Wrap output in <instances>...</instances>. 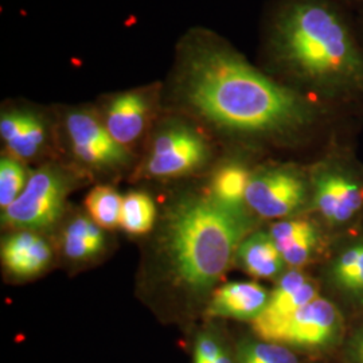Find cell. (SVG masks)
<instances>
[{"instance_id":"obj_19","label":"cell","mask_w":363,"mask_h":363,"mask_svg":"<svg viewBox=\"0 0 363 363\" xmlns=\"http://www.w3.org/2000/svg\"><path fill=\"white\" fill-rule=\"evenodd\" d=\"M123 198L112 187H94L85 199L93 220L105 229H116L121 225Z\"/></svg>"},{"instance_id":"obj_1","label":"cell","mask_w":363,"mask_h":363,"mask_svg":"<svg viewBox=\"0 0 363 363\" xmlns=\"http://www.w3.org/2000/svg\"><path fill=\"white\" fill-rule=\"evenodd\" d=\"M184 88L201 115L228 130L273 132L298 127L308 118V108L296 93L220 49L191 54Z\"/></svg>"},{"instance_id":"obj_9","label":"cell","mask_w":363,"mask_h":363,"mask_svg":"<svg viewBox=\"0 0 363 363\" xmlns=\"http://www.w3.org/2000/svg\"><path fill=\"white\" fill-rule=\"evenodd\" d=\"M316 298V286L303 273H286L269 296L265 310L253 320L255 333L267 342L288 318Z\"/></svg>"},{"instance_id":"obj_17","label":"cell","mask_w":363,"mask_h":363,"mask_svg":"<svg viewBox=\"0 0 363 363\" xmlns=\"http://www.w3.org/2000/svg\"><path fill=\"white\" fill-rule=\"evenodd\" d=\"M333 284L363 303V241L345 249L330 268Z\"/></svg>"},{"instance_id":"obj_22","label":"cell","mask_w":363,"mask_h":363,"mask_svg":"<svg viewBox=\"0 0 363 363\" xmlns=\"http://www.w3.org/2000/svg\"><path fill=\"white\" fill-rule=\"evenodd\" d=\"M240 363H298L294 352L272 342H250L240 350Z\"/></svg>"},{"instance_id":"obj_15","label":"cell","mask_w":363,"mask_h":363,"mask_svg":"<svg viewBox=\"0 0 363 363\" xmlns=\"http://www.w3.org/2000/svg\"><path fill=\"white\" fill-rule=\"evenodd\" d=\"M235 257L249 274L259 279H272L283 271L284 259L267 233L252 234L237 249Z\"/></svg>"},{"instance_id":"obj_4","label":"cell","mask_w":363,"mask_h":363,"mask_svg":"<svg viewBox=\"0 0 363 363\" xmlns=\"http://www.w3.org/2000/svg\"><path fill=\"white\" fill-rule=\"evenodd\" d=\"M67 183L57 169L46 167L34 172L23 193L3 213V222L22 229L52 226L64 211Z\"/></svg>"},{"instance_id":"obj_10","label":"cell","mask_w":363,"mask_h":363,"mask_svg":"<svg viewBox=\"0 0 363 363\" xmlns=\"http://www.w3.org/2000/svg\"><path fill=\"white\" fill-rule=\"evenodd\" d=\"M313 202L318 211L331 223H345L362 208L363 190L349 174L325 169L315 179Z\"/></svg>"},{"instance_id":"obj_3","label":"cell","mask_w":363,"mask_h":363,"mask_svg":"<svg viewBox=\"0 0 363 363\" xmlns=\"http://www.w3.org/2000/svg\"><path fill=\"white\" fill-rule=\"evenodd\" d=\"M277 48L303 77L325 84H352L363 78V61L347 28L323 4H294L277 25Z\"/></svg>"},{"instance_id":"obj_5","label":"cell","mask_w":363,"mask_h":363,"mask_svg":"<svg viewBox=\"0 0 363 363\" xmlns=\"http://www.w3.org/2000/svg\"><path fill=\"white\" fill-rule=\"evenodd\" d=\"M340 330L342 318L337 307L325 298H316L288 318L267 342L322 349L337 340Z\"/></svg>"},{"instance_id":"obj_12","label":"cell","mask_w":363,"mask_h":363,"mask_svg":"<svg viewBox=\"0 0 363 363\" xmlns=\"http://www.w3.org/2000/svg\"><path fill=\"white\" fill-rule=\"evenodd\" d=\"M269 295L253 281H237L220 286L211 298L208 313L214 316L255 320L265 310Z\"/></svg>"},{"instance_id":"obj_20","label":"cell","mask_w":363,"mask_h":363,"mask_svg":"<svg viewBox=\"0 0 363 363\" xmlns=\"http://www.w3.org/2000/svg\"><path fill=\"white\" fill-rule=\"evenodd\" d=\"M154 201L144 193H130L123 201L121 228L130 234L148 233L155 222Z\"/></svg>"},{"instance_id":"obj_24","label":"cell","mask_w":363,"mask_h":363,"mask_svg":"<svg viewBox=\"0 0 363 363\" xmlns=\"http://www.w3.org/2000/svg\"><path fill=\"white\" fill-rule=\"evenodd\" d=\"M194 363H233L220 340L211 334H202L196 339Z\"/></svg>"},{"instance_id":"obj_13","label":"cell","mask_w":363,"mask_h":363,"mask_svg":"<svg viewBox=\"0 0 363 363\" xmlns=\"http://www.w3.org/2000/svg\"><path fill=\"white\" fill-rule=\"evenodd\" d=\"M148 115V101L138 91L123 93L111 103L105 127L123 147L135 142L143 132Z\"/></svg>"},{"instance_id":"obj_14","label":"cell","mask_w":363,"mask_h":363,"mask_svg":"<svg viewBox=\"0 0 363 363\" xmlns=\"http://www.w3.org/2000/svg\"><path fill=\"white\" fill-rule=\"evenodd\" d=\"M0 135L13 155L30 159L37 155L45 143V127L30 112L13 111L0 118Z\"/></svg>"},{"instance_id":"obj_26","label":"cell","mask_w":363,"mask_h":363,"mask_svg":"<svg viewBox=\"0 0 363 363\" xmlns=\"http://www.w3.org/2000/svg\"><path fill=\"white\" fill-rule=\"evenodd\" d=\"M351 358L355 363H363V328L351 340Z\"/></svg>"},{"instance_id":"obj_2","label":"cell","mask_w":363,"mask_h":363,"mask_svg":"<svg viewBox=\"0 0 363 363\" xmlns=\"http://www.w3.org/2000/svg\"><path fill=\"white\" fill-rule=\"evenodd\" d=\"M250 228L244 208L208 196H189L169 213L167 244L175 272L190 288L203 291L228 271Z\"/></svg>"},{"instance_id":"obj_23","label":"cell","mask_w":363,"mask_h":363,"mask_svg":"<svg viewBox=\"0 0 363 363\" xmlns=\"http://www.w3.org/2000/svg\"><path fill=\"white\" fill-rule=\"evenodd\" d=\"M319 242V232L315 229L310 233L298 237V240L286 244L284 247H279V252L284 262L291 267H301L308 259H311L313 252L318 247Z\"/></svg>"},{"instance_id":"obj_16","label":"cell","mask_w":363,"mask_h":363,"mask_svg":"<svg viewBox=\"0 0 363 363\" xmlns=\"http://www.w3.org/2000/svg\"><path fill=\"white\" fill-rule=\"evenodd\" d=\"M250 178L247 167L241 163H226L211 179L210 196L228 208L242 210Z\"/></svg>"},{"instance_id":"obj_7","label":"cell","mask_w":363,"mask_h":363,"mask_svg":"<svg viewBox=\"0 0 363 363\" xmlns=\"http://www.w3.org/2000/svg\"><path fill=\"white\" fill-rule=\"evenodd\" d=\"M208 154L201 135L187 127H172L156 138L147 160V172L157 178L181 177L201 167Z\"/></svg>"},{"instance_id":"obj_21","label":"cell","mask_w":363,"mask_h":363,"mask_svg":"<svg viewBox=\"0 0 363 363\" xmlns=\"http://www.w3.org/2000/svg\"><path fill=\"white\" fill-rule=\"evenodd\" d=\"M26 171L11 157L0 162V206L7 208L23 193L26 187Z\"/></svg>"},{"instance_id":"obj_11","label":"cell","mask_w":363,"mask_h":363,"mask_svg":"<svg viewBox=\"0 0 363 363\" xmlns=\"http://www.w3.org/2000/svg\"><path fill=\"white\" fill-rule=\"evenodd\" d=\"M1 259L15 277L28 279L46 269L52 259V249L38 234L19 232L3 241Z\"/></svg>"},{"instance_id":"obj_6","label":"cell","mask_w":363,"mask_h":363,"mask_svg":"<svg viewBox=\"0 0 363 363\" xmlns=\"http://www.w3.org/2000/svg\"><path fill=\"white\" fill-rule=\"evenodd\" d=\"M306 183L298 172L286 169L262 171L250 178L247 203L264 218H280L303 206Z\"/></svg>"},{"instance_id":"obj_25","label":"cell","mask_w":363,"mask_h":363,"mask_svg":"<svg viewBox=\"0 0 363 363\" xmlns=\"http://www.w3.org/2000/svg\"><path fill=\"white\" fill-rule=\"evenodd\" d=\"M316 228L311 222L304 220H283L273 225L269 235L276 247H284L286 244L298 240V237L310 233Z\"/></svg>"},{"instance_id":"obj_18","label":"cell","mask_w":363,"mask_h":363,"mask_svg":"<svg viewBox=\"0 0 363 363\" xmlns=\"http://www.w3.org/2000/svg\"><path fill=\"white\" fill-rule=\"evenodd\" d=\"M104 234L94 220L79 217L64 233V252L70 259L84 261L97 256L104 247Z\"/></svg>"},{"instance_id":"obj_8","label":"cell","mask_w":363,"mask_h":363,"mask_svg":"<svg viewBox=\"0 0 363 363\" xmlns=\"http://www.w3.org/2000/svg\"><path fill=\"white\" fill-rule=\"evenodd\" d=\"M73 151L79 160L96 169H113L128 162L121 144L96 117L88 112H73L66 118Z\"/></svg>"}]
</instances>
